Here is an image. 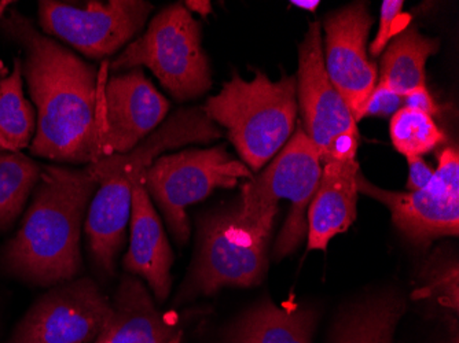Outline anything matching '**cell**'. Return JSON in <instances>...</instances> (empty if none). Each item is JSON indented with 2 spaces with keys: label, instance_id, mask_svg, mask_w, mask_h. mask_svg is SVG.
<instances>
[{
  "label": "cell",
  "instance_id": "cell-31",
  "mask_svg": "<svg viewBox=\"0 0 459 343\" xmlns=\"http://www.w3.org/2000/svg\"><path fill=\"white\" fill-rule=\"evenodd\" d=\"M450 343H458V340H454V342H450Z\"/></svg>",
  "mask_w": 459,
  "mask_h": 343
},
{
  "label": "cell",
  "instance_id": "cell-29",
  "mask_svg": "<svg viewBox=\"0 0 459 343\" xmlns=\"http://www.w3.org/2000/svg\"><path fill=\"white\" fill-rule=\"evenodd\" d=\"M291 4L299 9L306 10V12L316 13L321 4L318 0H295V2H291Z\"/></svg>",
  "mask_w": 459,
  "mask_h": 343
},
{
  "label": "cell",
  "instance_id": "cell-17",
  "mask_svg": "<svg viewBox=\"0 0 459 343\" xmlns=\"http://www.w3.org/2000/svg\"><path fill=\"white\" fill-rule=\"evenodd\" d=\"M179 332L154 305L135 276L121 278L112 299V314L94 343H169Z\"/></svg>",
  "mask_w": 459,
  "mask_h": 343
},
{
  "label": "cell",
  "instance_id": "cell-1",
  "mask_svg": "<svg viewBox=\"0 0 459 343\" xmlns=\"http://www.w3.org/2000/svg\"><path fill=\"white\" fill-rule=\"evenodd\" d=\"M2 30L22 51V76L36 106V133L30 153L61 164L102 161V76L94 65L12 9Z\"/></svg>",
  "mask_w": 459,
  "mask_h": 343
},
{
  "label": "cell",
  "instance_id": "cell-21",
  "mask_svg": "<svg viewBox=\"0 0 459 343\" xmlns=\"http://www.w3.org/2000/svg\"><path fill=\"white\" fill-rule=\"evenodd\" d=\"M0 61V151L21 153L30 146L36 133V110L25 98L22 61L14 59L12 73L4 76Z\"/></svg>",
  "mask_w": 459,
  "mask_h": 343
},
{
  "label": "cell",
  "instance_id": "cell-19",
  "mask_svg": "<svg viewBox=\"0 0 459 343\" xmlns=\"http://www.w3.org/2000/svg\"><path fill=\"white\" fill-rule=\"evenodd\" d=\"M406 301L394 291H381L351 304L337 317L330 343H394Z\"/></svg>",
  "mask_w": 459,
  "mask_h": 343
},
{
  "label": "cell",
  "instance_id": "cell-23",
  "mask_svg": "<svg viewBox=\"0 0 459 343\" xmlns=\"http://www.w3.org/2000/svg\"><path fill=\"white\" fill-rule=\"evenodd\" d=\"M389 133L394 149L406 159L422 157L446 141L445 133L433 117L406 107L392 116Z\"/></svg>",
  "mask_w": 459,
  "mask_h": 343
},
{
  "label": "cell",
  "instance_id": "cell-20",
  "mask_svg": "<svg viewBox=\"0 0 459 343\" xmlns=\"http://www.w3.org/2000/svg\"><path fill=\"white\" fill-rule=\"evenodd\" d=\"M440 50V40L422 35L417 28H407L389 41L381 58L378 84L406 97L425 85V66Z\"/></svg>",
  "mask_w": 459,
  "mask_h": 343
},
{
  "label": "cell",
  "instance_id": "cell-22",
  "mask_svg": "<svg viewBox=\"0 0 459 343\" xmlns=\"http://www.w3.org/2000/svg\"><path fill=\"white\" fill-rule=\"evenodd\" d=\"M41 167L22 153L0 151V229L17 220L40 179Z\"/></svg>",
  "mask_w": 459,
  "mask_h": 343
},
{
  "label": "cell",
  "instance_id": "cell-15",
  "mask_svg": "<svg viewBox=\"0 0 459 343\" xmlns=\"http://www.w3.org/2000/svg\"><path fill=\"white\" fill-rule=\"evenodd\" d=\"M143 179L133 188L130 247L123 267L130 275L143 278L157 301L164 303L171 291L174 253Z\"/></svg>",
  "mask_w": 459,
  "mask_h": 343
},
{
  "label": "cell",
  "instance_id": "cell-12",
  "mask_svg": "<svg viewBox=\"0 0 459 343\" xmlns=\"http://www.w3.org/2000/svg\"><path fill=\"white\" fill-rule=\"evenodd\" d=\"M112 314V301L92 279L54 286L30 306L4 343H94Z\"/></svg>",
  "mask_w": 459,
  "mask_h": 343
},
{
  "label": "cell",
  "instance_id": "cell-6",
  "mask_svg": "<svg viewBox=\"0 0 459 343\" xmlns=\"http://www.w3.org/2000/svg\"><path fill=\"white\" fill-rule=\"evenodd\" d=\"M107 68L109 73L151 69L162 87L182 102L195 99L212 87L200 22L182 4L154 15L146 32L108 62Z\"/></svg>",
  "mask_w": 459,
  "mask_h": 343
},
{
  "label": "cell",
  "instance_id": "cell-5",
  "mask_svg": "<svg viewBox=\"0 0 459 343\" xmlns=\"http://www.w3.org/2000/svg\"><path fill=\"white\" fill-rule=\"evenodd\" d=\"M321 176V154L303 128H298L280 153L242 187L239 218L267 236L273 232L280 201L291 202L285 226L275 242L274 257L278 260L290 254L306 238L307 214Z\"/></svg>",
  "mask_w": 459,
  "mask_h": 343
},
{
  "label": "cell",
  "instance_id": "cell-13",
  "mask_svg": "<svg viewBox=\"0 0 459 343\" xmlns=\"http://www.w3.org/2000/svg\"><path fill=\"white\" fill-rule=\"evenodd\" d=\"M100 105L102 159L130 153L164 123L171 107L142 68L103 76Z\"/></svg>",
  "mask_w": 459,
  "mask_h": 343
},
{
  "label": "cell",
  "instance_id": "cell-16",
  "mask_svg": "<svg viewBox=\"0 0 459 343\" xmlns=\"http://www.w3.org/2000/svg\"><path fill=\"white\" fill-rule=\"evenodd\" d=\"M359 170L357 159L322 164L318 190L307 214L308 252H326L330 241L352 226L357 219Z\"/></svg>",
  "mask_w": 459,
  "mask_h": 343
},
{
  "label": "cell",
  "instance_id": "cell-26",
  "mask_svg": "<svg viewBox=\"0 0 459 343\" xmlns=\"http://www.w3.org/2000/svg\"><path fill=\"white\" fill-rule=\"evenodd\" d=\"M407 165H409V179H407V191H419L424 188L435 174L430 165L427 164L422 157H409Z\"/></svg>",
  "mask_w": 459,
  "mask_h": 343
},
{
  "label": "cell",
  "instance_id": "cell-2",
  "mask_svg": "<svg viewBox=\"0 0 459 343\" xmlns=\"http://www.w3.org/2000/svg\"><path fill=\"white\" fill-rule=\"evenodd\" d=\"M98 185L92 165L41 167L30 209L2 254L7 272L45 287L76 279L82 270V221Z\"/></svg>",
  "mask_w": 459,
  "mask_h": 343
},
{
  "label": "cell",
  "instance_id": "cell-3",
  "mask_svg": "<svg viewBox=\"0 0 459 343\" xmlns=\"http://www.w3.org/2000/svg\"><path fill=\"white\" fill-rule=\"evenodd\" d=\"M223 131L203 107H182L142 141L130 153L108 157L91 164L100 179L89 210L86 229L90 255L105 276L115 275L116 262L126 242L131 218L133 188L143 179L151 165L169 150L195 143H210Z\"/></svg>",
  "mask_w": 459,
  "mask_h": 343
},
{
  "label": "cell",
  "instance_id": "cell-27",
  "mask_svg": "<svg viewBox=\"0 0 459 343\" xmlns=\"http://www.w3.org/2000/svg\"><path fill=\"white\" fill-rule=\"evenodd\" d=\"M404 107L406 109L417 110V112L425 113V115L433 116L439 115V106L433 99L430 92L428 91L427 87L415 90L411 94L404 97Z\"/></svg>",
  "mask_w": 459,
  "mask_h": 343
},
{
  "label": "cell",
  "instance_id": "cell-24",
  "mask_svg": "<svg viewBox=\"0 0 459 343\" xmlns=\"http://www.w3.org/2000/svg\"><path fill=\"white\" fill-rule=\"evenodd\" d=\"M403 107L404 97L377 82L376 89L373 90L365 107H363L360 120L368 117H392Z\"/></svg>",
  "mask_w": 459,
  "mask_h": 343
},
{
  "label": "cell",
  "instance_id": "cell-11",
  "mask_svg": "<svg viewBox=\"0 0 459 343\" xmlns=\"http://www.w3.org/2000/svg\"><path fill=\"white\" fill-rule=\"evenodd\" d=\"M153 4L143 0L89 2L74 6L64 2H39V22L46 36L61 39L91 59L115 56L146 24Z\"/></svg>",
  "mask_w": 459,
  "mask_h": 343
},
{
  "label": "cell",
  "instance_id": "cell-10",
  "mask_svg": "<svg viewBox=\"0 0 459 343\" xmlns=\"http://www.w3.org/2000/svg\"><path fill=\"white\" fill-rule=\"evenodd\" d=\"M358 193L391 211L394 227L417 247L459 234V153L446 149L430 182L419 191H391L374 185L359 170Z\"/></svg>",
  "mask_w": 459,
  "mask_h": 343
},
{
  "label": "cell",
  "instance_id": "cell-28",
  "mask_svg": "<svg viewBox=\"0 0 459 343\" xmlns=\"http://www.w3.org/2000/svg\"><path fill=\"white\" fill-rule=\"evenodd\" d=\"M185 7L190 13H198L203 17H206L212 12V4L208 0H189V2H186Z\"/></svg>",
  "mask_w": 459,
  "mask_h": 343
},
{
  "label": "cell",
  "instance_id": "cell-9",
  "mask_svg": "<svg viewBox=\"0 0 459 343\" xmlns=\"http://www.w3.org/2000/svg\"><path fill=\"white\" fill-rule=\"evenodd\" d=\"M321 24L311 22L299 46L298 106L304 133L316 144L322 164L357 159V120L327 77Z\"/></svg>",
  "mask_w": 459,
  "mask_h": 343
},
{
  "label": "cell",
  "instance_id": "cell-4",
  "mask_svg": "<svg viewBox=\"0 0 459 343\" xmlns=\"http://www.w3.org/2000/svg\"><path fill=\"white\" fill-rule=\"evenodd\" d=\"M206 116L226 130L239 159L257 174L295 133L298 84L295 76L278 81L256 72L252 80L233 76L203 106Z\"/></svg>",
  "mask_w": 459,
  "mask_h": 343
},
{
  "label": "cell",
  "instance_id": "cell-18",
  "mask_svg": "<svg viewBox=\"0 0 459 343\" xmlns=\"http://www.w3.org/2000/svg\"><path fill=\"white\" fill-rule=\"evenodd\" d=\"M316 326V311L277 306L265 299L230 326L224 343H312Z\"/></svg>",
  "mask_w": 459,
  "mask_h": 343
},
{
  "label": "cell",
  "instance_id": "cell-30",
  "mask_svg": "<svg viewBox=\"0 0 459 343\" xmlns=\"http://www.w3.org/2000/svg\"><path fill=\"white\" fill-rule=\"evenodd\" d=\"M169 343H180V334L177 335V337H175Z\"/></svg>",
  "mask_w": 459,
  "mask_h": 343
},
{
  "label": "cell",
  "instance_id": "cell-7",
  "mask_svg": "<svg viewBox=\"0 0 459 343\" xmlns=\"http://www.w3.org/2000/svg\"><path fill=\"white\" fill-rule=\"evenodd\" d=\"M270 236L239 218V203L211 211L198 224L197 253L180 296H211L224 287L259 285L268 268Z\"/></svg>",
  "mask_w": 459,
  "mask_h": 343
},
{
  "label": "cell",
  "instance_id": "cell-8",
  "mask_svg": "<svg viewBox=\"0 0 459 343\" xmlns=\"http://www.w3.org/2000/svg\"><path fill=\"white\" fill-rule=\"evenodd\" d=\"M252 177V170L221 144L164 154L146 170L143 182L175 241L185 246L190 238L186 209L210 197L218 188H234L239 180Z\"/></svg>",
  "mask_w": 459,
  "mask_h": 343
},
{
  "label": "cell",
  "instance_id": "cell-25",
  "mask_svg": "<svg viewBox=\"0 0 459 343\" xmlns=\"http://www.w3.org/2000/svg\"><path fill=\"white\" fill-rule=\"evenodd\" d=\"M403 4L402 0H384L381 6L380 27L376 39L370 45L371 56H378L385 51L386 46L394 36V27L401 17Z\"/></svg>",
  "mask_w": 459,
  "mask_h": 343
},
{
  "label": "cell",
  "instance_id": "cell-14",
  "mask_svg": "<svg viewBox=\"0 0 459 343\" xmlns=\"http://www.w3.org/2000/svg\"><path fill=\"white\" fill-rule=\"evenodd\" d=\"M371 25L373 17L365 2L348 4L325 20V69L357 123L378 81L377 66L366 47Z\"/></svg>",
  "mask_w": 459,
  "mask_h": 343
}]
</instances>
